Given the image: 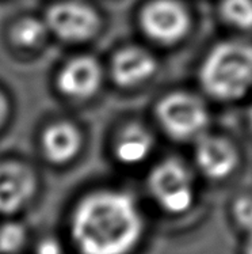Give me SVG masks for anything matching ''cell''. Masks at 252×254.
Listing matches in <instances>:
<instances>
[{
	"label": "cell",
	"instance_id": "obj_1",
	"mask_svg": "<svg viewBox=\"0 0 252 254\" xmlns=\"http://www.w3.org/2000/svg\"><path fill=\"white\" fill-rule=\"evenodd\" d=\"M144 228L136 198L113 189L84 196L71 219L72 239L82 254H129L140 244Z\"/></svg>",
	"mask_w": 252,
	"mask_h": 254
},
{
	"label": "cell",
	"instance_id": "obj_2",
	"mask_svg": "<svg viewBox=\"0 0 252 254\" xmlns=\"http://www.w3.org/2000/svg\"><path fill=\"white\" fill-rule=\"evenodd\" d=\"M198 79L209 98L232 104L252 93V42L232 38L209 49L198 69Z\"/></svg>",
	"mask_w": 252,
	"mask_h": 254
},
{
	"label": "cell",
	"instance_id": "obj_3",
	"mask_svg": "<svg viewBox=\"0 0 252 254\" xmlns=\"http://www.w3.org/2000/svg\"><path fill=\"white\" fill-rule=\"evenodd\" d=\"M154 117L172 140L194 143L209 132V108L200 95L190 91L178 90L163 95L154 106Z\"/></svg>",
	"mask_w": 252,
	"mask_h": 254
},
{
	"label": "cell",
	"instance_id": "obj_4",
	"mask_svg": "<svg viewBox=\"0 0 252 254\" xmlns=\"http://www.w3.org/2000/svg\"><path fill=\"white\" fill-rule=\"evenodd\" d=\"M147 184L154 202L170 215H183L196 204V178L179 158H165L156 163Z\"/></svg>",
	"mask_w": 252,
	"mask_h": 254
},
{
	"label": "cell",
	"instance_id": "obj_5",
	"mask_svg": "<svg viewBox=\"0 0 252 254\" xmlns=\"http://www.w3.org/2000/svg\"><path fill=\"white\" fill-rule=\"evenodd\" d=\"M139 23L151 41L171 47L189 36L193 19L187 5L180 0H150L140 11Z\"/></svg>",
	"mask_w": 252,
	"mask_h": 254
},
{
	"label": "cell",
	"instance_id": "obj_6",
	"mask_svg": "<svg viewBox=\"0 0 252 254\" xmlns=\"http://www.w3.org/2000/svg\"><path fill=\"white\" fill-rule=\"evenodd\" d=\"M44 21L49 33L65 42L90 41L101 29L98 12L91 5L73 0L50 5Z\"/></svg>",
	"mask_w": 252,
	"mask_h": 254
},
{
	"label": "cell",
	"instance_id": "obj_7",
	"mask_svg": "<svg viewBox=\"0 0 252 254\" xmlns=\"http://www.w3.org/2000/svg\"><path fill=\"white\" fill-rule=\"evenodd\" d=\"M194 145L197 169L210 181H225L235 174L240 165L239 148L227 136L206 132L194 141Z\"/></svg>",
	"mask_w": 252,
	"mask_h": 254
},
{
	"label": "cell",
	"instance_id": "obj_8",
	"mask_svg": "<svg viewBox=\"0 0 252 254\" xmlns=\"http://www.w3.org/2000/svg\"><path fill=\"white\" fill-rule=\"evenodd\" d=\"M159 69L154 55L139 45H129L114 53L110 63V73L117 86L134 88L153 78Z\"/></svg>",
	"mask_w": 252,
	"mask_h": 254
},
{
	"label": "cell",
	"instance_id": "obj_9",
	"mask_svg": "<svg viewBox=\"0 0 252 254\" xmlns=\"http://www.w3.org/2000/svg\"><path fill=\"white\" fill-rule=\"evenodd\" d=\"M103 71L98 60L91 56H77L61 67L56 78L57 88L71 99L91 98L102 86Z\"/></svg>",
	"mask_w": 252,
	"mask_h": 254
},
{
	"label": "cell",
	"instance_id": "obj_10",
	"mask_svg": "<svg viewBox=\"0 0 252 254\" xmlns=\"http://www.w3.org/2000/svg\"><path fill=\"white\" fill-rule=\"evenodd\" d=\"M36 188L30 167L19 162L0 163V213L18 212L33 198Z\"/></svg>",
	"mask_w": 252,
	"mask_h": 254
},
{
	"label": "cell",
	"instance_id": "obj_11",
	"mask_svg": "<svg viewBox=\"0 0 252 254\" xmlns=\"http://www.w3.org/2000/svg\"><path fill=\"white\" fill-rule=\"evenodd\" d=\"M82 144L79 128L67 121L49 125L41 137L42 154L54 165H64L75 159L82 150Z\"/></svg>",
	"mask_w": 252,
	"mask_h": 254
},
{
	"label": "cell",
	"instance_id": "obj_12",
	"mask_svg": "<svg viewBox=\"0 0 252 254\" xmlns=\"http://www.w3.org/2000/svg\"><path fill=\"white\" fill-rule=\"evenodd\" d=\"M154 136L145 125L128 124L114 140L115 159L124 166H139L151 158L154 150Z\"/></svg>",
	"mask_w": 252,
	"mask_h": 254
},
{
	"label": "cell",
	"instance_id": "obj_13",
	"mask_svg": "<svg viewBox=\"0 0 252 254\" xmlns=\"http://www.w3.org/2000/svg\"><path fill=\"white\" fill-rule=\"evenodd\" d=\"M49 34L47 23L44 19L34 16H26L14 23L11 27V41L15 47L31 51L41 47Z\"/></svg>",
	"mask_w": 252,
	"mask_h": 254
},
{
	"label": "cell",
	"instance_id": "obj_14",
	"mask_svg": "<svg viewBox=\"0 0 252 254\" xmlns=\"http://www.w3.org/2000/svg\"><path fill=\"white\" fill-rule=\"evenodd\" d=\"M218 12L232 29L252 31V0H221Z\"/></svg>",
	"mask_w": 252,
	"mask_h": 254
},
{
	"label": "cell",
	"instance_id": "obj_15",
	"mask_svg": "<svg viewBox=\"0 0 252 254\" xmlns=\"http://www.w3.org/2000/svg\"><path fill=\"white\" fill-rule=\"evenodd\" d=\"M26 242V230L19 223H7L0 228V253L15 254Z\"/></svg>",
	"mask_w": 252,
	"mask_h": 254
},
{
	"label": "cell",
	"instance_id": "obj_16",
	"mask_svg": "<svg viewBox=\"0 0 252 254\" xmlns=\"http://www.w3.org/2000/svg\"><path fill=\"white\" fill-rule=\"evenodd\" d=\"M233 218L236 223L246 230L248 234L252 233V197L251 196H240L236 198L232 207Z\"/></svg>",
	"mask_w": 252,
	"mask_h": 254
},
{
	"label": "cell",
	"instance_id": "obj_17",
	"mask_svg": "<svg viewBox=\"0 0 252 254\" xmlns=\"http://www.w3.org/2000/svg\"><path fill=\"white\" fill-rule=\"evenodd\" d=\"M37 254H62L61 245L56 239H44L37 246Z\"/></svg>",
	"mask_w": 252,
	"mask_h": 254
},
{
	"label": "cell",
	"instance_id": "obj_18",
	"mask_svg": "<svg viewBox=\"0 0 252 254\" xmlns=\"http://www.w3.org/2000/svg\"><path fill=\"white\" fill-rule=\"evenodd\" d=\"M10 114V105H8V101L5 98L3 94L0 93V128L3 127V124L5 123V120Z\"/></svg>",
	"mask_w": 252,
	"mask_h": 254
},
{
	"label": "cell",
	"instance_id": "obj_19",
	"mask_svg": "<svg viewBox=\"0 0 252 254\" xmlns=\"http://www.w3.org/2000/svg\"><path fill=\"white\" fill-rule=\"evenodd\" d=\"M246 254H252V233L248 234V239L246 242V249H244Z\"/></svg>",
	"mask_w": 252,
	"mask_h": 254
},
{
	"label": "cell",
	"instance_id": "obj_20",
	"mask_svg": "<svg viewBox=\"0 0 252 254\" xmlns=\"http://www.w3.org/2000/svg\"><path fill=\"white\" fill-rule=\"evenodd\" d=\"M247 124H248V128H250L252 132V104L250 105V108H248L247 110Z\"/></svg>",
	"mask_w": 252,
	"mask_h": 254
}]
</instances>
